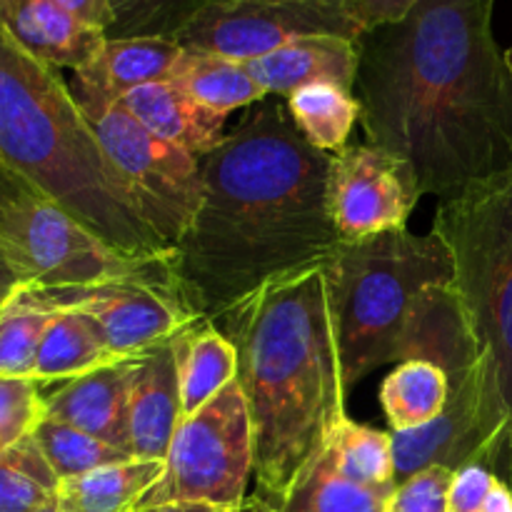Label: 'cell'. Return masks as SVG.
Segmentation results:
<instances>
[{
    "instance_id": "obj_8",
    "label": "cell",
    "mask_w": 512,
    "mask_h": 512,
    "mask_svg": "<svg viewBox=\"0 0 512 512\" xmlns=\"http://www.w3.org/2000/svg\"><path fill=\"white\" fill-rule=\"evenodd\" d=\"M253 425L238 380L180 420L165 470L138 508L158 503H210L240 508L253 478Z\"/></svg>"
},
{
    "instance_id": "obj_42",
    "label": "cell",
    "mask_w": 512,
    "mask_h": 512,
    "mask_svg": "<svg viewBox=\"0 0 512 512\" xmlns=\"http://www.w3.org/2000/svg\"><path fill=\"white\" fill-rule=\"evenodd\" d=\"M505 58H508V65H510V70H512V45L508 50H505Z\"/></svg>"
},
{
    "instance_id": "obj_24",
    "label": "cell",
    "mask_w": 512,
    "mask_h": 512,
    "mask_svg": "<svg viewBox=\"0 0 512 512\" xmlns=\"http://www.w3.org/2000/svg\"><path fill=\"white\" fill-rule=\"evenodd\" d=\"M450 393L448 373L430 360H405L380 388L390 433L423 428L445 410Z\"/></svg>"
},
{
    "instance_id": "obj_14",
    "label": "cell",
    "mask_w": 512,
    "mask_h": 512,
    "mask_svg": "<svg viewBox=\"0 0 512 512\" xmlns=\"http://www.w3.org/2000/svg\"><path fill=\"white\" fill-rule=\"evenodd\" d=\"M183 45L170 38H105L98 53L75 70L70 85L80 108L118 105L130 90L170 80Z\"/></svg>"
},
{
    "instance_id": "obj_33",
    "label": "cell",
    "mask_w": 512,
    "mask_h": 512,
    "mask_svg": "<svg viewBox=\"0 0 512 512\" xmlns=\"http://www.w3.org/2000/svg\"><path fill=\"white\" fill-rule=\"evenodd\" d=\"M498 475L483 463H470L453 475L448 493V512H480Z\"/></svg>"
},
{
    "instance_id": "obj_28",
    "label": "cell",
    "mask_w": 512,
    "mask_h": 512,
    "mask_svg": "<svg viewBox=\"0 0 512 512\" xmlns=\"http://www.w3.org/2000/svg\"><path fill=\"white\" fill-rule=\"evenodd\" d=\"M33 438L60 480L78 478V475L93 473L105 465L125 463V460L133 458L125 450L115 448V445L105 443V440L95 438L85 430L60 423L55 418H45V415L35 425Z\"/></svg>"
},
{
    "instance_id": "obj_31",
    "label": "cell",
    "mask_w": 512,
    "mask_h": 512,
    "mask_svg": "<svg viewBox=\"0 0 512 512\" xmlns=\"http://www.w3.org/2000/svg\"><path fill=\"white\" fill-rule=\"evenodd\" d=\"M43 395L30 378H0V455L28 438L43 418Z\"/></svg>"
},
{
    "instance_id": "obj_23",
    "label": "cell",
    "mask_w": 512,
    "mask_h": 512,
    "mask_svg": "<svg viewBox=\"0 0 512 512\" xmlns=\"http://www.w3.org/2000/svg\"><path fill=\"white\" fill-rule=\"evenodd\" d=\"M58 308L45 288L18 283L0 305V378H30L38 348Z\"/></svg>"
},
{
    "instance_id": "obj_37",
    "label": "cell",
    "mask_w": 512,
    "mask_h": 512,
    "mask_svg": "<svg viewBox=\"0 0 512 512\" xmlns=\"http://www.w3.org/2000/svg\"><path fill=\"white\" fill-rule=\"evenodd\" d=\"M480 512H512V490L503 480H495L493 490H490L488 500H485L483 510Z\"/></svg>"
},
{
    "instance_id": "obj_25",
    "label": "cell",
    "mask_w": 512,
    "mask_h": 512,
    "mask_svg": "<svg viewBox=\"0 0 512 512\" xmlns=\"http://www.w3.org/2000/svg\"><path fill=\"white\" fill-rule=\"evenodd\" d=\"M288 110L305 140L323 153L343 150L360 120L358 98L330 83L295 90L288 98Z\"/></svg>"
},
{
    "instance_id": "obj_40",
    "label": "cell",
    "mask_w": 512,
    "mask_h": 512,
    "mask_svg": "<svg viewBox=\"0 0 512 512\" xmlns=\"http://www.w3.org/2000/svg\"><path fill=\"white\" fill-rule=\"evenodd\" d=\"M243 512H280V510L275 508L273 503H268V500H263L258 493H255V495H250V498H245Z\"/></svg>"
},
{
    "instance_id": "obj_18",
    "label": "cell",
    "mask_w": 512,
    "mask_h": 512,
    "mask_svg": "<svg viewBox=\"0 0 512 512\" xmlns=\"http://www.w3.org/2000/svg\"><path fill=\"white\" fill-rule=\"evenodd\" d=\"M118 105H123L150 133L188 150L195 158H203L225 140L228 115L200 105L173 80L140 85Z\"/></svg>"
},
{
    "instance_id": "obj_15",
    "label": "cell",
    "mask_w": 512,
    "mask_h": 512,
    "mask_svg": "<svg viewBox=\"0 0 512 512\" xmlns=\"http://www.w3.org/2000/svg\"><path fill=\"white\" fill-rule=\"evenodd\" d=\"M133 365L135 358H123L68 380L43 400V415L130 453L128 398Z\"/></svg>"
},
{
    "instance_id": "obj_38",
    "label": "cell",
    "mask_w": 512,
    "mask_h": 512,
    "mask_svg": "<svg viewBox=\"0 0 512 512\" xmlns=\"http://www.w3.org/2000/svg\"><path fill=\"white\" fill-rule=\"evenodd\" d=\"M498 478L503 480V483H508L512 490V425L508 430V440H505V453H503V463H500Z\"/></svg>"
},
{
    "instance_id": "obj_1",
    "label": "cell",
    "mask_w": 512,
    "mask_h": 512,
    "mask_svg": "<svg viewBox=\"0 0 512 512\" xmlns=\"http://www.w3.org/2000/svg\"><path fill=\"white\" fill-rule=\"evenodd\" d=\"M495 0H418L358 40L353 95L368 143L410 163L440 203L512 173V70Z\"/></svg>"
},
{
    "instance_id": "obj_30",
    "label": "cell",
    "mask_w": 512,
    "mask_h": 512,
    "mask_svg": "<svg viewBox=\"0 0 512 512\" xmlns=\"http://www.w3.org/2000/svg\"><path fill=\"white\" fill-rule=\"evenodd\" d=\"M208 0H113L105 38H178Z\"/></svg>"
},
{
    "instance_id": "obj_34",
    "label": "cell",
    "mask_w": 512,
    "mask_h": 512,
    "mask_svg": "<svg viewBox=\"0 0 512 512\" xmlns=\"http://www.w3.org/2000/svg\"><path fill=\"white\" fill-rule=\"evenodd\" d=\"M58 3L78 20L103 30V33L113 23V0H58Z\"/></svg>"
},
{
    "instance_id": "obj_6",
    "label": "cell",
    "mask_w": 512,
    "mask_h": 512,
    "mask_svg": "<svg viewBox=\"0 0 512 512\" xmlns=\"http://www.w3.org/2000/svg\"><path fill=\"white\" fill-rule=\"evenodd\" d=\"M433 233L453 255L455 293L483 360V463L498 475L512 425V173L440 203Z\"/></svg>"
},
{
    "instance_id": "obj_12",
    "label": "cell",
    "mask_w": 512,
    "mask_h": 512,
    "mask_svg": "<svg viewBox=\"0 0 512 512\" xmlns=\"http://www.w3.org/2000/svg\"><path fill=\"white\" fill-rule=\"evenodd\" d=\"M420 198L408 160L380 145H345L330 155L328 208L343 243L405 228Z\"/></svg>"
},
{
    "instance_id": "obj_20",
    "label": "cell",
    "mask_w": 512,
    "mask_h": 512,
    "mask_svg": "<svg viewBox=\"0 0 512 512\" xmlns=\"http://www.w3.org/2000/svg\"><path fill=\"white\" fill-rule=\"evenodd\" d=\"M103 330L78 310H58L50 328L45 330L43 343L35 360V383H53V380H73L80 375L115 363Z\"/></svg>"
},
{
    "instance_id": "obj_9",
    "label": "cell",
    "mask_w": 512,
    "mask_h": 512,
    "mask_svg": "<svg viewBox=\"0 0 512 512\" xmlns=\"http://www.w3.org/2000/svg\"><path fill=\"white\" fill-rule=\"evenodd\" d=\"M80 110L145 220L173 248L203 203L200 158L150 133L123 105Z\"/></svg>"
},
{
    "instance_id": "obj_41",
    "label": "cell",
    "mask_w": 512,
    "mask_h": 512,
    "mask_svg": "<svg viewBox=\"0 0 512 512\" xmlns=\"http://www.w3.org/2000/svg\"><path fill=\"white\" fill-rule=\"evenodd\" d=\"M33 512H70V510L65 508V505L60 503V498H58V495H55L53 500H48V503H45V505H40V508H38V510H33Z\"/></svg>"
},
{
    "instance_id": "obj_26",
    "label": "cell",
    "mask_w": 512,
    "mask_h": 512,
    "mask_svg": "<svg viewBox=\"0 0 512 512\" xmlns=\"http://www.w3.org/2000/svg\"><path fill=\"white\" fill-rule=\"evenodd\" d=\"M393 490H373L338 475L328 450L305 470L280 512H385Z\"/></svg>"
},
{
    "instance_id": "obj_29",
    "label": "cell",
    "mask_w": 512,
    "mask_h": 512,
    "mask_svg": "<svg viewBox=\"0 0 512 512\" xmlns=\"http://www.w3.org/2000/svg\"><path fill=\"white\" fill-rule=\"evenodd\" d=\"M60 478L33 433L0 455V512H33L58 495Z\"/></svg>"
},
{
    "instance_id": "obj_35",
    "label": "cell",
    "mask_w": 512,
    "mask_h": 512,
    "mask_svg": "<svg viewBox=\"0 0 512 512\" xmlns=\"http://www.w3.org/2000/svg\"><path fill=\"white\" fill-rule=\"evenodd\" d=\"M363 3L365 20H368V30L378 28V25L398 23L403 20L410 10L418 5V0H360Z\"/></svg>"
},
{
    "instance_id": "obj_36",
    "label": "cell",
    "mask_w": 512,
    "mask_h": 512,
    "mask_svg": "<svg viewBox=\"0 0 512 512\" xmlns=\"http://www.w3.org/2000/svg\"><path fill=\"white\" fill-rule=\"evenodd\" d=\"M243 505L240 508H223V505L210 503H158L135 508V512H243Z\"/></svg>"
},
{
    "instance_id": "obj_4",
    "label": "cell",
    "mask_w": 512,
    "mask_h": 512,
    "mask_svg": "<svg viewBox=\"0 0 512 512\" xmlns=\"http://www.w3.org/2000/svg\"><path fill=\"white\" fill-rule=\"evenodd\" d=\"M0 163L63 205L125 258H163L170 245L105 158L58 68L0 25Z\"/></svg>"
},
{
    "instance_id": "obj_10",
    "label": "cell",
    "mask_w": 512,
    "mask_h": 512,
    "mask_svg": "<svg viewBox=\"0 0 512 512\" xmlns=\"http://www.w3.org/2000/svg\"><path fill=\"white\" fill-rule=\"evenodd\" d=\"M45 293L58 310L93 318L115 358H135L200 320L180 290L170 255L135 260L98 283L45 288Z\"/></svg>"
},
{
    "instance_id": "obj_19",
    "label": "cell",
    "mask_w": 512,
    "mask_h": 512,
    "mask_svg": "<svg viewBox=\"0 0 512 512\" xmlns=\"http://www.w3.org/2000/svg\"><path fill=\"white\" fill-rule=\"evenodd\" d=\"M183 418L203 408L238 378V355L218 325L195 320L178 335Z\"/></svg>"
},
{
    "instance_id": "obj_2",
    "label": "cell",
    "mask_w": 512,
    "mask_h": 512,
    "mask_svg": "<svg viewBox=\"0 0 512 512\" xmlns=\"http://www.w3.org/2000/svg\"><path fill=\"white\" fill-rule=\"evenodd\" d=\"M330 155L305 140L288 103L265 98L200 158L203 203L170 250L180 290L200 320L215 323L273 280L338 253Z\"/></svg>"
},
{
    "instance_id": "obj_7",
    "label": "cell",
    "mask_w": 512,
    "mask_h": 512,
    "mask_svg": "<svg viewBox=\"0 0 512 512\" xmlns=\"http://www.w3.org/2000/svg\"><path fill=\"white\" fill-rule=\"evenodd\" d=\"M0 260L18 283L70 288L123 273L143 258L115 253L63 205L0 163Z\"/></svg>"
},
{
    "instance_id": "obj_16",
    "label": "cell",
    "mask_w": 512,
    "mask_h": 512,
    "mask_svg": "<svg viewBox=\"0 0 512 512\" xmlns=\"http://www.w3.org/2000/svg\"><path fill=\"white\" fill-rule=\"evenodd\" d=\"M245 68L255 83L270 95L290 98L295 90L308 85L330 83L353 93L358 78V40L335 35H310L290 40L260 58L245 60Z\"/></svg>"
},
{
    "instance_id": "obj_21",
    "label": "cell",
    "mask_w": 512,
    "mask_h": 512,
    "mask_svg": "<svg viewBox=\"0 0 512 512\" xmlns=\"http://www.w3.org/2000/svg\"><path fill=\"white\" fill-rule=\"evenodd\" d=\"M165 470V460L130 458L78 478L60 480L58 498L70 512H135Z\"/></svg>"
},
{
    "instance_id": "obj_11",
    "label": "cell",
    "mask_w": 512,
    "mask_h": 512,
    "mask_svg": "<svg viewBox=\"0 0 512 512\" xmlns=\"http://www.w3.org/2000/svg\"><path fill=\"white\" fill-rule=\"evenodd\" d=\"M368 33L360 0H208L178 33L183 48L245 63L310 35L360 40Z\"/></svg>"
},
{
    "instance_id": "obj_22",
    "label": "cell",
    "mask_w": 512,
    "mask_h": 512,
    "mask_svg": "<svg viewBox=\"0 0 512 512\" xmlns=\"http://www.w3.org/2000/svg\"><path fill=\"white\" fill-rule=\"evenodd\" d=\"M170 80L200 105L225 115L268 98V93L255 83L240 60L208 50L183 48Z\"/></svg>"
},
{
    "instance_id": "obj_5",
    "label": "cell",
    "mask_w": 512,
    "mask_h": 512,
    "mask_svg": "<svg viewBox=\"0 0 512 512\" xmlns=\"http://www.w3.org/2000/svg\"><path fill=\"white\" fill-rule=\"evenodd\" d=\"M328 270L345 390L380 365L415 360L425 320L455 288L453 255L433 230L400 228L343 243Z\"/></svg>"
},
{
    "instance_id": "obj_13",
    "label": "cell",
    "mask_w": 512,
    "mask_h": 512,
    "mask_svg": "<svg viewBox=\"0 0 512 512\" xmlns=\"http://www.w3.org/2000/svg\"><path fill=\"white\" fill-rule=\"evenodd\" d=\"M178 335L135 355L128 398L130 455L133 458H168L173 435L183 420Z\"/></svg>"
},
{
    "instance_id": "obj_39",
    "label": "cell",
    "mask_w": 512,
    "mask_h": 512,
    "mask_svg": "<svg viewBox=\"0 0 512 512\" xmlns=\"http://www.w3.org/2000/svg\"><path fill=\"white\" fill-rule=\"evenodd\" d=\"M15 285H18V280H15V275L10 273L8 265L0 260V305H3V300L8 298V293L15 288Z\"/></svg>"
},
{
    "instance_id": "obj_17",
    "label": "cell",
    "mask_w": 512,
    "mask_h": 512,
    "mask_svg": "<svg viewBox=\"0 0 512 512\" xmlns=\"http://www.w3.org/2000/svg\"><path fill=\"white\" fill-rule=\"evenodd\" d=\"M0 25L30 55L73 73L105 43L103 30L75 18L58 0H0Z\"/></svg>"
},
{
    "instance_id": "obj_32",
    "label": "cell",
    "mask_w": 512,
    "mask_h": 512,
    "mask_svg": "<svg viewBox=\"0 0 512 512\" xmlns=\"http://www.w3.org/2000/svg\"><path fill=\"white\" fill-rule=\"evenodd\" d=\"M453 475V470L440 465L420 470L413 478L398 483L385 512H448Z\"/></svg>"
},
{
    "instance_id": "obj_27",
    "label": "cell",
    "mask_w": 512,
    "mask_h": 512,
    "mask_svg": "<svg viewBox=\"0 0 512 512\" xmlns=\"http://www.w3.org/2000/svg\"><path fill=\"white\" fill-rule=\"evenodd\" d=\"M328 455L338 475L350 483L373 490L398 488L393 438L385 430L368 428L345 418L330 440Z\"/></svg>"
},
{
    "instance_id": "obj_3",
    "label": "cell",
    "mask_w": 512,
    "mask_h": 512,
    "mask_svg": "<svg viewBox=\"0 0 512 512\" xmlns=\"http://www.w3.org/2000/svg\"><path fill=\"white\" fill-rule=\"evenodd\" d=\"M213 325L238 355L258 495L278 508L348 418L328 263L273 280Z\"/></svg>"
}]
</instances>
